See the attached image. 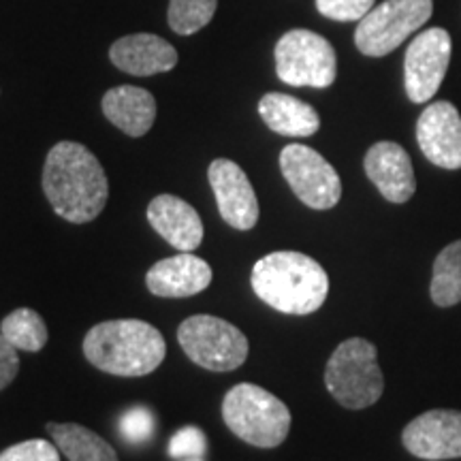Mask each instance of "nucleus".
<instances>
[{"mask_svg":"<svg viewBox=\"0 0 461 461\" xmlns=\"http://www.w3.org/2000/svg\"><path fill=\"white\" fill-rule=\"evenodd\" d=\"M43 193L58 216L84 224L105 210L109 182L88 148L77 141H60L45 158Z\"/></svg>","mask_w":461,"mask_h":461,"instance_id":"f257e3e1","label":"nucleus"},{"mask_svg":"<svg viewBox=\"0 0 461 461\" xmlns=\"http://www.w3.org/2000/svg\"><path fill=\"white\" fill-rule=\"evenodd\" d=\"M252 291L282 314H312L325 303L330 276L319 261L302 252L280 250L252 267Z\"/></svg>","mask_w":461,"mask_h":461,"instance_id":"f03ea898","label":"nucleus"},{"mask_svg":"<svg viewBox=\"0 0 461 461\" xmlns=\"http://www.w3.org/2000/svg\"><path fill=\"white\" fill-rule=\"evenodd\" d=\"M84 355L96 370L113 376H148L165 361V338L154 325L135 319L99 322L86 333Z\"/></svg>","mask_w":461,"mask_h":461,"instance_id":"7ed1b4c3","label":"nucleus"},{"mask_svg":"<svg viewBox=\"0 0 461 461\" xmlns=\"http://www.w3.org/2000/svg\"><path fill=\"white\" fill-rule=\"evenodd\" d=\"M222 419L235 436L258 448H276L291 429V411L258 384L241 383L224 395Z\"/></svg>","mask_w":461,"mask_h":461,"instance_id":"20e7f679","label":"nucleus"},{"mask_svg":"<svg viewBox=\"0 0 461 461\" xmlns=\"http://www.w3.org/2000/svg\"><path fill=\"white\" fill-rule=\"evenodd\" d=\"M325 384L330 393L350 411L376 403L384 391L376 346L363 338H350L339 344L327 361Z\"/></svg>","mask_w":461,"mask_h":461,"instance_id":"39448f33","label":"nucleus"},{"mask_svg":"<svg viewBox=\"0 0 461 461\" xmlns=\"http://www.w3.org/2000/svg\"><path fill=\"white\" fill-rule=\"evenodd\" d=\"M276 73L297 88H330L338 77L333 45L312 31H288L276 43Z\"/></svg>","mask_w":461,"mask_h":461,"instance_id":"423d86ee","label":"nucleus"},{"mask_svg":"<svg viewBox=\"0 0 461 461\" xmlns=\"http://www.w3.org/2000/svg\"><path fill=\"white\" fill-rule=\"evenodd\" d=\"M177 339L188 359L210 372L238 370L250 348L238 327L212 314H197L184 321Z\"/></svg>","mask_w":461,"mask_h":461,"instance_id":"0eeeda50","label":"nucleus"},{"mask_svg":"<svg viewBox=\"0 0 461 461\" xmlns=\"http://www.w3.org/2000/svg\"><path fill=\"white\" fill-rule=\"evenodd\" d=\"M434 3L431 0H384L374 7L359 22L355 31V43L361 54L380 58L417 32L431 17Z\"/></svg>","mask_w":461,"mask_h":461,"instance_id":"6e6552de","label":"nucleus"},{"mask_svg":"<svg viewBox=\"0 0 461 461\" xmlns=\"http://www.w3.org/2000/svg\"><path fill=\"white\" fill-rule=\"evenodd\" d=\"M280 169L295 197L312 210H331L342 199L338 171L312 148L291 143L280 152Z\"/></svg>","mask_w":461,"mask_h":461,"instance_id":"1a4fd4ad","label":"nucleus"},{"mask_svg":"<svg viewBox=\"0 0 461 461\" xmlns=\"http://www.w3.org/2000/svg\"><path fill=\"white\" fill-rule=\"evenodd\" d=\"M453 41L445 28H429L417 34L408 45L403 60V82L406 95L412 103H428L445 82L451 62Z\"/></svg>","mask_w":461,"mask_h":461,"instance_id":"9d476101","label":"nucleus"},{"mask_svg":"<svg viewBox=\"0 0 461 461\" xmlns=\"http://www.w3.org/2000/svg\"><path fill=\"white\" fill-rule=\"evenodd\" d=\"M207 180L216 194L218 210L229 227L250 230L258 222V199L255 188L238 163L216 158L207 169Z\"/></svg>","mask_w":461,"mask_h":461,"instance_id":"9b49d317","label":"nucleus"},{"mask_svg":"<svg viewBox=\"0 0 461 461\" xmlns=\"http://www.w3.org/2000/svg\"><path fill=\"white\" fill-rule=\"evenodd\" d=\"M403 447L414 457L428 461L461 457V412L428 411L406 425Z\"/></svg>","mask_w":461,"mask_h":461,"instance_id":"f8f14e48","label":"nucleus"},{"mask_svg":"<svg viewBox=\"0 0 461 461\" xmlns=\"http://www.w3.org/2000/svg\"><path fill=\"white\" fill-rule=\"evenodd\" d=\"M417 141L429 163L440 169H461V115L453 103L438 101L425 107L417 122Z\"/></svg>","mask_w":461,"mask_h":461,"instance_id":"ddd939ff","label":"nucleus"},{"mask_svg":"<svg viewBox=\"0 0 461 461\" xmlns=\"http://www.w3.org/2000/svg\"><path fill=\"white\" fill-rule=\"evenodd\" d=\"M367 177L391 203H406L414 197L417 180H414L412 160L400 143L378 141L367 149L366 160Z\"/></svg>","mask_w":461,"mask_h":461,"instance_id":"4468645a","label":"nucleus"},{"mask_svg":"<svg viewBox=\"0 0 461 461\" xmlns=\"http://www.w3.org/2000/svg\"><path fill=\"white\" fill-rule=\"evenodd\" d=\"M146 285L157 297H193L212 285V267L201 257L180 252L154 263Z\"/></svg>","mask_w":461,"mask_h":461,"instance_id":"2eb2a0df","label":"nucleus"},{"mask_svg":"<svg viewBox=\"0 0 461 461\" xmlns=\"http://www.w3.org/2000/svg\"><path fill=\"white\" fill-rule=\"evenodd\" d=\"M148 221L154 230L180 252H193L203 241L199 212L176 194H158L148 205Z\"/></svg>","mask_w":461,"mask_h":461,"instance_id":"dca6fc26","label":"nucleus"},{"mask_svg":"<svg viewBox=\"0 0 461 461\" xmlns=\"http://www.w3.org/2000/svg\"><path fill=\"white\" fill-rule=\"evenodd\" d=\"M109 58L120 71L149 77V75L167 73L177 65V51L169 41L149 32L126 34L118 39L109 50Z\"/></svg>","mask_w":461,"mask_h":461,"instance_id":"f3484780","label":"nucleus"},{"mask_svg":"<svg viewBox=\"0 0 461 461\" xmlns=\"http://www.w3.org/2000/svg\"><path fill=\"white\" fill-rule=\"evenodd\" d=\"M103 113L129 137H143L157 120V101L137 86H118L103 96Z\"/></svg>","mask_w":461,"mask_h":461,"instance_id":"a211bd4d","label":"nucleus"},{"mask_svg":"<svg viewBox=\"0 0 461 461\" xmlns=\"http://www.w3.org/2000/svg\"><path fill=\"white\" fill-rule=\"evenodd\" d=\"M258 113L274 132L285 137H310L321 129V118L308 103L282 92H269L258 101Z\"/></svg>","mask_w":461,"mask_h":461,"instance_id":"6ab92c4d","label":"nucleus"},{"mask_svg":"<svg viewBox=\"0 0 461 461\" xmlns=\"http://www.w3.org/2000/svg\"><path fill=\"white\" fill-rule=\"evenodd\" d=\"M48 431L68 461H118L113 447L84 425L50 423Z\"/></svg>","mask_w":461,"mask_h":461,"instance_id":"aec40b11","label":"nucleus"},{"mask_svg":"<svg viewBox=\"0 0 461 461\" xmlns=\"http://www.w3.org/2000/svg\"><path fill=\"white\" fill-rule=\"evenodd\" d=\"M429 295L440 308H451L461 302V240L442 248L436 257Z\"/></svg>","mask_w":461,"mask_h":461,"instance_id":"412c9836","label":"nucleus"},{"mask_svg":"<svg viewBox=\"0 0 461 461\" xmlns=\"http://www.w3.org/2000/svg\"><path fill=\"white\" fill-rule=\"evenodd\" d=\"M0 333L7 338L11 346L26 353H39L48 344V327L45 321L31 308L14 310L9 316H5Z\"/></svg>","mask_w":461,"mask_h":461,"instance_id":"4be33fe9","label":"nucleus"},{"mask_svg":"<svg viewBox=\"0 0 461 461\" xmlns=\"http://www.w3.org/2000/svg\"><path fill=\"white\" fill-rule=\"evenodd\" d=\"M216 9L218 0H169L167 20H169L171 31L188 37L210 24Z\"/></svg>","mask_w":461,"mask_h":461,"instance_id":"5701e85b","label":"nucleus"},{"mask_svg":"<svg viewBox=\"0 0 461 461\" xmlns=\"http://www.w3.org/2000/svg\"><path fill=\"white\" fill-rule=\"evenodd\" d=\"M120 434L131 445H143L154 434V414L143 406L131 408L120 419Z\"/></svg>","mask_w":461,"mask_h":461,"instance_id":"b1692460","label":"nucleus"},{"mask_svg":"<svg viewBox=\"0 0 461 461\" xmlns=\"http://www.w3.org/2000/svg\"><path fill=\"white\" fill-rule=\"evenodd\" d=\"M316 9L336 22H361L374 9V0H316Z\"/></svg>","mask_w":461,"mask_h":461,"instance_id":"393cba45","label":"nucleus"},{"mask_svg":"<svg viewBox=\"0 0 461 461\" xmlns=\"http://www.w3.org/2000/svg\"><path fill=\"white\" fill-rule=\"evenodd\" d=\"M0 461H60V451L48 440H26L5 448Z\"/></svg>","mask_w":461,"mask_h":461,"instance_id":"a878e982","label":"nucleus"},{"mask_svg":"<svg viewBox=\"0 0 461 461\" xmlns=\"http://www.w3.org/2000/svg\"><path fill=\"white\" fill-rule=\"evenodd\" d=\"M207 440L199 428H182L169 440V455L173 459L205 457Z\"/></svg>","mask_w":461,"mask_h":461,"instance_id":"bb28decb","label":"nucleus"},{"mask_svg":"<svg viewBox=\"0 0 461 461\" xmlns=\"http://www.w3.org/2000/svg\"><path fill=\"white\" fill-rule=\"evenodd\" d=\"M20 370V359H17V348L7 342V338L0 333V391L9 387Z\"/></svg>","mask_w":461,"mask_h":461,"instance_id":"cd10ccee","label":"nucleus"},{"mask_svg":"<svg viewBox=\"0 0 461 461\" xmlns=\"http://www.w3.org/2000/svg\"><path fill=\"white\" fill-rule=\"evenodd\" d=\"M176 461H205V457H188V459H176Z\"/></svg>","mask_w":461,"mask_h":461,"instance_id":"c85d7f7f","label":"nucleus"}]
</instances>
